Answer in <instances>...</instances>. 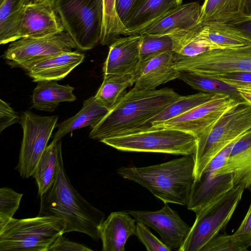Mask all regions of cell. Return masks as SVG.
I'll list each match as a JSON object with an SVG mask.
<instances>
[{
  "mask_svg": "<svg viewBox=\"0 0 251 251\" xmlns=\"http://www.w3.org/2000/svg\"><path fill=\"white\" fill-rule=\"evenodd\" d=\"M40 197L38 216L62 219L65 223V233L75 231L84 233L95 241L100 239V228L105 215L73 187L65 170L62 151L56 179Z\"/></svg>",
  "mask_w": 251,
  "mask_h": 251,
  "instance_id": "1",
  "label": "cell"
},
{
  "mask_svg": "<svg viewBox=\"0 0 251 251\" xmlns=\"http://www.w3.org/2000/svg\"><path fill=\"white\" fill-rule=\"evenodd\" d=\"M182 96L173 89L136 90L126 93L89 133L100 141L137 132L144 125Z\"/></svg>",
  "mask_w": 251,
  "mask_h": 251,
  "instance_id": "2",
  "label": "cell"
},
{
  "mask_svg": "<svg viewBox=\"0 0 251 251\" xmlns=\"http://www.w3.org/2000/svg\"><path fill=\"white\" fill-rule=\"evenodd\" d=\"M117 173L147 189L164 203L187 205L195 181L193 154L145 167L122 166Z\"/></svg>",
  "mask_w": 251,
  "mask_h": 251,
  "instance_id": "3",
  "label": "cell"
},
{
  "mask_svg": "<svg viewBox=\"0 0 251 251\" xmlns=\"http://www.w3.org/2000/svg\"><path fill=\"white\" fill-rule=\"evenodd\" d=\"M65 227V221L55 217L13 218L0 229V251H49Z\"/></svg>",
  "mask_w": 251,
  "mask_h": 251,
  "instance_id": "4",
  "label": "cell"
},
{
  "mask_svg": "<svg viewBox=\"0 0 251 251\" xmlns=\"http://www.w3.org/2000/svg\"><path fill=\"white\" fill-rule=\"evenodd\" d=\"M251 128V105L244 100L226 112L197 139L193 154L195 181L211 161L228 144Z\"/></svg>",
  "mask_w": 251,
  "mask_h": 251,
  "instance_id": "5",
  "label": "cell"
},
{
  "mask_svg": "<svg viewBox=\"0 0 251 251\" xmlns=\"http://www.w3.org/2000/svg\"><path fill=\"white\" fill-rule=\"evenodd\" d=\"M52 6L78 49L89 50L100 42L102 0H54Z\"/></svg>",
  "mask_w": 251,
  "mask_h": 251,
  "instance_id": "6",
  "label": "cell"
},
{
  "mask_svg": "<svg viewBox=\"0 0 251 251\" xmlns=\"http://www.w3.org/2000/svg\"><path fill=\"white\" fill-rule=\"evenodd\" d=\"M197 138L193 134L171 128L147 130L105 138L100 142L124 151L187 155L195 152Z\"/></svg>",
  "mask_w": 251,
  "mask_h": 251,
  "instance_id": "7",
  "label": "cell"
},
{
  "mask_svg": "<svg viewBox=\"0 0 251 251\" xmlns=\"http://www.w3.org/2000/svg\"><path fill=\"white\" fill-rule=\"evenodd\" d=\"M245 189L242 185H235L226 194L196 214L195 221L179 251H201L205 244L225 229Z\"/></svg>",
  "mask_w": 251,
  "mask_h": 251,
  "instance_id": "8",
  "label": "cell"
},
{
  "mask_svg": "<svg viewBox=\"0 0 251 251\" xmlns=\"http://www.w3.org/2000/svg\"><path fill=\"white\" fill-rule=\"evenodd\" d=\"M175 56L176 67L179 71L211 78L226 74L251 72V45L214 50L193 56L175 53Z\"/></svg>",
  "mask_w": 251,
  "mask_h": 251,
  "instance_id": "9",
  "label": "cell"
},
{
  "mask_svg": "<svg viewBox=\"0 0 251 251\" xmlns=\"http://www.w3.org/2000/svg\"><path fill=\"white\" fill-rule=\"evenodd\" d=\"M58 119L57 115L42 116L29 111L22 115L20 123L23 136L19 161L15 168L22 177L27 178L32 176Z\"/></svg>",
  "mask_w": 251,
  "mask_h": 251,
  "instance_id": "10",
  "label": "cell"
},
{
  "mask_svg": "<svg viewBox=\"0 0 251 251\" xmlns=\"http://www.w3.org/2000/svg\"><path fill=\"white\" fill-rule=\"evenodd\" d=\"M77 47L71 36L62 31L44 37L23 38L11 42L3 57L12 67L27 71L41 60L73 51Z\"/></svg>",
  "mask_w": 251,
  "mask_h": 251,
  "instance_id": "11",
  "label": "cell"
},
{
  "mask_svg": "<svg viewBox=\"0 0 251 251\" xmlns=\"http://www.w3.org/2000/svg\"><path fill=\"white\" fill-rule=\"evenodd\" d=\"M234 140L211 161L199 179L195 181L187 207L196 214L226 194L234 186L231 173L217 174L226 162L235 143Z\"/></svg>",
  "mask_w": 251,
  "mask_h": 251,
  "instance_id": "12",
  "label": "cell"
},
{
  "mask_svg": "<svg viewBox=\"0 0 251 251\" xmlns=\"http://www.w3.org/2000/svg\"><path fill=\"white\" fill-rule=\"evenodd\" d=\"M242 100V99H234L227 94H217L205 102L177 117L152 126L150 128L179 129L191 133L198 139L209 130L226 112Z\"/></svg>",
  "mask_w": 251,
  "mask_h": 251,
  "instance_id": "13",
  "label": "cell"
},
{
  "mask_svg": "<svg viewBox=\"0 0 251 251\" xmlns=\"http://www.w3.org/2000/svg\"><path fill=\"white\" fill-rule=\"evenodd\" d=\"M135 220L155 230L161 240L172 250L179 251L186 239L191 227L179 216L177 212L168 204L155 211L128 210Z\"/></svg>",
  "mask_w": 251,
  "mask_h": 251,
  "instance_id": "14",
  "label": "cell"
},
{
  "mask_svg": "<svg viewBox=\"0 0 251 251\" xmlns=\"http://www.w3.org/2000/svg\"><path fill=\"white\" fill-rule=\"evenodd\" d=\"M53 6L48 3L27 1L14 41L23 38H38L64 31Z\"/></svg>",
  "mask_w": 251,
  "mask_h": 251,
  "instance_id": "15",
  "label": "cell"
},
{
  "mask_svg": "<svg viewBox=\"0 0 251 251\" xmlns=\"http://www.w3.org/2000/svg\"><path fill=\"white\" fill-rule=\"evenodd\" d=\"M141 34H131L115 39L110 45L103 66L104 75H134L140 63Z\"/></svg>",
  "mask_w": 251,
  "mask_h": 251,
  "instance_id": "16",
  "label": "cell"
},
{
  "mask_svg": "<svg viewBox=\"0 0 251 251\" xmlns=\"http://www.w3.org/2000/svg\"><path fill=\"white\" fill-rule=\"evenodd\" d=\"M174 52L159 54L141 64L133 75L136 90H153L159 85L178 78Z\"/></svg>",
  "mask_w": 251,
  "mask_h": 251,
  "instance_id": "17",
  "label": "cell"
},
{
  "mask_svg": "<svg viewBox=\"0 0 251 251\" xmlns=\"http://www.w3.org/2000/svg\"><path fill=\"white\" fill-rule=\"evenodd\" d=\"M182 2V0H138L125 25L127 35L141 34Z\"/></svg>",
  "mask_w": 251,
  "mask_h": 251,
  "instance_id": "18",
  "label": "cell"
},
{
  "mask_svg": "<svg viewBox=\"0 0 251 251\" xmlns=\"http://www.w3.org/2000/svg\"><path fill=\"white\" fill-rule=\"evenodd\" d=\"M136 222L127 211L111 213L100 228L102 251H124L128 238L136 234Z\"/></svg>",
  "mask_w": 251,
  "mask_h": 251,
  "instance_id": "19",
  "label": "cell"
},
{
  "mask_svg": "<svg viewBox=\"0 0 251 251\" xmlns=\"http://www.w3.org/2000/svg\"><path fill=\"white\" fill-rule=\"evenodd\" d=\"M84 57L77 51L64 52L37 62L26 71L34 82L59 80L81 63Z\"/></svg>",
  "mask_w": 251,
  "mask_h": 251,
  "instance_id": "20",
  "label": "cell"
},
{
  "mask_svg": "<svg viewBox=\"0 0 251 251\" xmlns=\"http://www.w3.org/2000/svg\"><path fill=\"white\" fill-rule=\"evenodd\" d=\"M201 7L197 1L181 4L171 10L143 32L168 34L178 30L193 29L199 25Z\"/></svg>",
  "mask_w": 251,
  "mask_h": 251,
  "instance_id": "21",
  "label": "cell"
},
{
  "mask_svg": "<svg viewBox=\"0 0 251 251\" xmlns=\"http://www.w3.org/2000/svg\"><path fill=\"white\" fill-rule=\"evenodd\" d=\"M110 110L102 105L95 96L85 100L81 109L74 116L57 125L53 140L58 141L69 132L87 126L93 128L106 116Z\"/></svg>",
  "mask_w": 251,
  "mask_h": 251,
  "instance_id": "22",
  "label": "cell"
},
{
  "mask_svg": "<svg viewBox=\"0 0 251 251\" xmlns=\"http://www.w3.org/2000/svg\"><path fill=\"white\" fill-rule=\"evenodd\" d=\"M32 95V107L41 111L53 112L61 102L76 100L74 87L61 85L56 80L38 82Z\"/></svg>",
  "mask_w": 251,
  "mask_h": 251,
  "instance_id": "23",
  "label": "cell"
},
{
  "mask_svg": "<svg viewBox=\"0 0 251 251\" xmlns=\"http://www.w3.org/2000/svg\"><path fill=\"white\" fill-rule=\"evenodd\" d=\"M200 33L219 50L251 45V41L232 25L219 23L200 24Z\"/></svg>",
  "mask_w": 251,
  "mask_h": 251,
  "instance_id": "24",
  "label": "cell"
},
{
  "mask_svg": "<svg viewBox=\"0 0 251 251\" xmlns=\"http://www.w3.org/2000/svg\"><path fill=\"white\" fill-rule=\"evenodd\" d=\"M61 139L52 140L43 152L32 176L38 186V195L44 193L55 181L58 170V158L62 151Z\"/></svg>",
  "mask_w": 251,
  "mask_h": 251,
  "instance_id": "25",
  "label": "cell"
},
{
  "mask_svg": "<svg viewBox=\"0 0 251 251\" xmlns=\"http://www.w3.org/2000/svg\"><path fill=\"white\" fill-rule=\"evenodd\" d=\"M241 0H205L201 7L199 24H231L242 17Z\"/></svg>",
  "mask_w": 251,
  "mask_h": 251,
  "instance_id": "26",
  "label": "cell"
},
{
  "mask_svg": "<svg viewBox=\"0 0 251 251\" xmlns=\"http://www.w3.org/2000/svg\"><path fill=\"white\" fill-rule=\"evenodd\" d=\"M200 24L190 30H181L171 34L173 52L183 56H193L204 52L219 50L199 32Z\"/></svg>",
  "mask_w": 251,
  "mask_h": 251,
  "instance_id": "27",
  "label": "cell"
},
{
  "mask_svg": "<svg viewBox=\"0 0 251 251\" xmlns=\"http://www.w3.org/2000/svg\"><path fill=\"white\" fill-rule=\"evenodd\" d=\"M134 83V76L131 74L104 75L103 81L95 97L110 110L126 93V89Z\"/></svg>",
  "mask_w": 251,
  "mask_h": 251,
  "instance_id": "28",
  "label": "cell"
},
{
  "mask_svg": "<svg viewBox=\"0 0 251 251\" xmlns=\"http://www.w3.org/2000/svg\"><path fill=\"white\" fill-rule=\"evenodd\" d=\"M215 95L200 92L193 95L182 96L150 120L137 132L147 130L152 126L182 114L209 100Z\"/></svg>",
  "mask_w": 251,
  "mask_h": 251,
  "instance_id": "29",
  "label": "cell"
},
{
  "mask_svg": "<svg viewBox=\"0 0 251 251\" xmlns=\"http://www.w3.org/2000/svg\"><path fill=\"white\" fill-rule=\"evenodd\" d=\"M27 0L0 1V44L14 41L21 22L24 6Z\"/></svg>",
  "mask_w": 251,
  "mask_h": 251,
  "instance_id": "30",
  "label": "cell"
},
{
  "mask_svg": "<svg viewBox=\"0 0 251 251\" xmlns=\"http://www.w3.org/2000/svg\"><path fill=\"white\" fill-rule=\"evenodd\" d=\"M251 166V128L234 144L229 157L217 174L231 173L236 175Z\"/></svg>",
  "mask_w": 251,
  "mask_h": 251,
  "instance_id": "31",
  "label": "cell"
},
{
  "mask_svg": "<svg viewBox=\"0 0 251 251\" xmlns=\"http://www.w3.org/2000/svg\"><path fill=\"white\" fill-rule=\"evenodd\" d=\"M116 0H102L103 21L100 43L103 45L111 44L120 35H128L117 13Z\"/></svg>",
  "mask_w": 251,
  "mask_h": 251,
  "instance_id": "32",
  "label": "cell"
},
{
  "mask_svg": "<svg viewBox=\"0 0 251 251\" xmlns=\"http://www.w3.org/2000/svg\"><path fill=\"white\" fill-rule=\"evenodd\" d=\"M178 78L201 92L213 94H225L234 99H241L236 89L217 79L184 71H180Z\"/></svg>",
  "mask_w": 251,
  "mask_h": 251,
  "instance_id": "33",
  "label": "cell"
},
{
  "mask_svg": "<svg viewBox=\"0 0 251 251\" xmlns=\"http://www.w3.org/2000/svg\"><path fill=\"white\" fill-rule=\"evenodd\" d=\"M140 34L142 36L140 65L159 54L173 52L171 33L157 35L143 32Z\"/></svg>",
  "mask_w": 251,
  "mask_h": 251,
  "instance_id": "34",
  "label": "cell"
},
{
  "mask_svg": "<svg viewBox=\"0 0 251 251\" xmlns=\"http://www.w3.org/2000/svg\"><path fill=\"white\" fill-rule=\"evenodd\" d=\"M23 194L9 187L0 189V229L13 218L18 209Z\"/></svg>",
  "mask_w": 251,
  "mask_h": 251,
  "instance_id": "35",
  "label": "cell"
},
{
  "mask_svg": "<svg viewBox=\"0 0 251 251\" xmlns=\"http://www.w3.org/2000/svg\"><path fill=\"white\" fill-rule=\"evenodd\" d=\"M249 247L234 235H217L205 244L201 251H246Z\"/></svg>",
  "mask_w": 251,
  "mask_h": 251,
  "instance_id": "36",
  "label": "cell"
},
{
  "mask_svg": "<svg viewBox=\"0 0 251 251\" xmlns=\"http://www.w3.org/2000/svg\"><path fill=\"white\" fill-rule=\"evenodd\" d=\"M148 251H170L172 250L154 235L146 225L137 222L136 234Z\"/></svg>",
  "mask_w": 251,
  "mask_h": 251,
  "instance_id": "37",
  "label": "cell"
},
{
  "mask_svg": "<svg viewBox=\"0 0 251 251\" xmlns=\"http://www.w3.org/2000/svg\"><path fill=\"white\" fill-rule=\"evenodd\" d=\"M213 79L221 81L237 90L251 92V72L226 74L217 76Z\"/></svg>",
  "mask_w": 251,
  "mask_h": 251,
  "instance_id": "38",
  "label": "cell"
},
{
  "mask_svg": "<svg viewBox=\"0 0 251 251\" xmlns=\"http://www.w3.org/2000/svg\"><path fill=\"white\" fill-rule=\"evenodd\" d=\"M21 117L6 101L0 100V132L20 122Z\"/></svg>",
  "mask_w": 251,
  "mask_h": 251,
  "instance_id": "39",
  "label": "cell"
},
{
  "mask_svg": "<svg viewBox=\"0 0 251 251\" xmlns=\"http://www.w3.org/2000/svg\"><path fill=\"white\" fill-rule=\"evenodd\" d=\"M233 234L249 247L251 246V202L244 219Z\"/></svg>",
  "mask_w": 251,
  "mask_h": 251,
  "instance_id": "40",
  "label": "cell"
},
{
  "mask_svg": "<svg viewBox=\"0 0 251 251\" xmlns=\"http://www.w3.org/2000/svg\"><path fill=\"white\" fill-rule=\"evenodd\" d=\"M92 249L83 244L75 242L61 236L49 251H90Z\"/></svg>",
  "mask_w": 251,
  "mask_h": 251,
  "instance_id": "41",
  "label": "cell"
},
{
  "mask_svg": "<svg viewBox=\"0 0 251 251\" xmlns=\"http://www.w3.org/2000/svg\"><path fill=\"white\" fill-rule=\"evenodd\" d=\"M138 0H117L116 9L119 17L125 25L133 7Z\"/></svg>",
  "mask_w": 251,
  "mask_h": 251,
  "instance_id": "42",
  "label": "cell"
},
{
  "mask_svg": "<svg viewBox=\"0 0 251 251\" xmlns=\"http://www.w3.org/2000/svg\"><path fill=\"white\" fill-rule=\"evenodd\" d=\"M251 41V17H242L231 24Z\"/></svg>",
  "mask_w": 251,
  "mask_h": 251,
  "instance_id": "43",
  "label": "cell"
},
{
  "mask_svg": "<svg viewBox=\"0 0 251 251\" xmlns=\"http://www.w3.org/2000/svg\"><path fill=\"white\" fill-rule=\"evenodd\" d=\"M234 185H242L245 189H248L251 192V166L233 176Z\"/></svg>",
  "mask_w": 251,
  "mask_h": 251,
  "instance_id": "44",
  "label": "cell"
},
{
  "mask_svg": "<svg viewBox=\"0 0 251 251\" xmlns=\"http://www.w3.org/2000/svg\"><path fill=\"white\" fill-rule=\"evenodd\" d=\"M240 13L242 17H251V0H241Z\"/></svg>",
  "mask_w": 251,
  "mask_h": 251,
  "instance_id": "45",
  "label": "cell"
},
{
  "mask_svg": "<svg viewBox=\"0 0 251 251\" xmlns=\"http://www.w3.org/2000/svg\"><path fill=\"white\" fill-rule=\"evenodd\" d=\"M239 92L241 99L251 105V92H246L242 90H237Z\"/></svg>",
  "mask_w": 251,
  "mask_h": 251,
  "instance_id": "46",
  "label": "cell"
},
{
  "mask_svg": "<svg viewBox=\"0 0 251 251\" xmlns=\"http://www.w3.org/2000/svg\"><path fill=\"white\" fill-rule=\"evenodd\" d=\"M33 2H42L50 4L52 6L54 0H27Z\"/></svg>",
  "mask_w": 251,
  "mask_h": 251,
  "instance_id": "47",
  "label": "cell"
},
{
  "mask_svg": "<svg viewBox=\"0 0 251 251\" xmlns=\"http://www.w3.org/2000/svg\"><path fill=\"white\" fill-rule=\"evenodd\" d=\"M1 0H0V1H1Z\"/></svg>",
  "mask_w": 251,
  "mask_h": 251,
  "instance_id": "48",
  "label": "cell"
}]
</instances>
